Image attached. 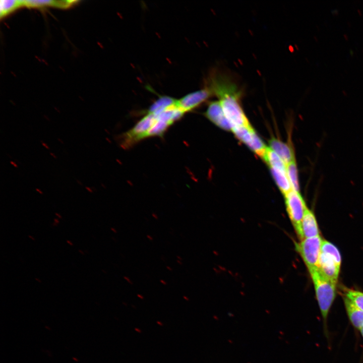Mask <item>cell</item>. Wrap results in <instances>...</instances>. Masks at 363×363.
I'll use <instances>...</instances> for the list:
<instances>
[{"label": "cell", "instance_id": "cell-28", "mask_svg": "<svg viewBox=\"0 0 363 363\" xmlns=\"http://www.w3.org/2000/svg\"><path fill=\"white\" fill-rule=\"evenodd\" d=\"M36 191L39 192L40 194H42L43 192L39 189H36Z\"/></svg>", "mask_w": 363, "mask_h": 363}, {"label": "cell", "instance_id": "cell-32", "mask_svg": "<svg viewBox=\"0 0 363 363\" xmlns=\"http://www.w3.org/2000/svg\"><path fill=\"white\" fill-rule=\"evenodd\" d=\"M176 257H177V258H178V260H180V261L182 260V258L180 257H179V256H177Z\"/></svg>", "mask_w": 363, "mask_h": 363}, {"label": "cell", "instance_id": "cell-5", "mask_svg": "<svg viewBox=\"0 0 363 363\" xmlns=\"http://www.w3.org/2000/svg\"><path fill=\"white\" fill-rule=\"evenodd\" d=\"M156 121V116L154 114L147 113L132 129L123 134L121 145L124 148L129 147L146 138L148 132Z\"/></svg>", "mask_w": 363, "mask_h": 363}, {"label": "cell", "instance_id": "cell-8", "mask_svg": "<svg viewBox=\"0 0 363 363\" xmlns=\"http://www.w3.org/2000/svg\"><path fill=\"white\" fill-rule=\"evenodd\" d=\"M205 114L211 122L219 128L226 131L232 130V126L225 116L219 101L211 102Z\"/></svg>", "mask_w": 363, "mask_h": 363}, {"label": "cell", "instance_id": "cell-21", "mask_svg": "<svg viewBox=\"0 0 363 363\" xmlns=\"http://www.w3.org/2000/svg\"><path fill=\"white\" fill-rule=\"evenodd\" d=\"M125 280H126L129 283L133 284V282L127 276H125L124 277Z\"/></svg>", "mask_w": 363, "mask_h": 363}, {"label": "cell", "instance_id": "cell-7", "mask_svg": "<svg viewBox=\"0 0 363 363\" xmlns=\"http://www.w3.org/2000/svg\"><path fill=\"white\" fill-rule=\"evenodd\" d=\"M213 95L209 87L188 94L180 99L177 100V105L185 113L190 111L208 99Z\"/></svg>", "mask_w": 363, "mask_h": 363}, {"label": "cell", "instance_id": "cell-34", "mask_svg": "<svg viewBox=\"0 0 363 363\" xmlns=\"http://www.w3.org/2000/svg\"><path fill=\"white\" fill-rule=\"evenodd\" d=\"M138 296L141 298V299L143 298V296L142 295H141L140 294H138Z\"/></svg>", "mask_w": 363, "mask_h": 363}, {"label": "cell", "instance_id": "cell-25", "mask_svg": "<svg viewBox=\"0 0 363 363\" xmlns=\"http://www.w3.org/2000/svg\"><path fill=\"white\" fill-rule=\"evenodd\" d=\"M86 189L90 193L93 192V190L89 187H86Z\"/></svg>", "mask_w": 363, "mask_h": 363}, {"label": "cell", "instance_id": "cell-22", "mask_svg": "<svg viewBox=\"0 0 363 363\" xmlns=\"http://www.w3.org/2000/svg\"><path fill=\"white\" fill-rule=\"evenodd\" d=\"M41 142L43 147H44L47 149H49V147L45 142H42V141H41Z\"/></svg>", "mask_w": 363, "mask_h": 363}, {"label": "cell", "instance_id": "cell-16", "mask_svg": "<svg viewBox=\"0 0 363 363\" xmlns=\"http://www.w3.org/2000/svg\"><path fill=\"white\" fill-rule=\"evenodd\" d=\"M176 100L169 97H161L150 106L148 113L157 114L169 106L176 104Z\"/></svg>", "mask_w": 363, "mask_h": 363}, {"label": "cell", "instance_id": "cell-13", "mask_svg": "<svg viewBox=\"0 0 363 363\" xmlns=\"http://www.w3.org/2000/svg\"><path fill=\"white\" fill-rule=\"evenodd\" d=\"M344 302L348 318L354 327L359 329L363 326V311L344 296Z\"/></svg>", "mask_w": 363, "mask_h": 363}, {"label": "cell", "instance_id": "cell-24", "mask_svg": "<svg viewBox=\"0 0 363 363\" xmlns=\"http://www.w3.org/2000/svg\"><path fill=\"white\" fill-rule=\"evenodd\" d=\"M160 283H161V284H163V285H166V284H167L166 282L165 281H164V280H163V279H160Z\"/></svg>", "mask_w": 363, "mask_h": 363}, {"label": "cell", "instance_id": "cell-9", "mask_svg": "<svg viewBox=\"0 0 363 363\" xmlns=\"http://www.w3.org/2000/svg\"><path fill=\"white\" fill-rule=\"evenodd\" d=\"M340 268L330 256L321 252L318 270L323 275L337 283Z\"/></svg>", "mask_w": 363, "mask_h": 363}, {"label": "cell", "instance_id": "cell-17", "mask_svg": "<svg viewBox=\"0 0 363 363\" xmlns=\"http://www.w3.org/2000/svg\"><path fill=\"white\" fill-rule=\"evenodd\" d=\"M24 6L23 1L1 0L0 2V17L7 16L20 7Z\"/></svg>", "mask_w": 363, "mask_h": 363}, {"label": "cell", "instance_id": "cell-29", "mask_svg": "<svg viewBox=\"0 0 363 363\" xmlns=\"http://www.w3.org/2000/svg\"><path fill=\"white\" fill-rule=\"evenodd\" d=\"M166 268L168 269V270L171 271L172 268L169 266H166Z\"/></svg>", "mask_w": 363, "mask_h": 363}, {"label": "cell", "instance_id": "cell-37", "mask_svg": "<svg viewBox=\"0 0 363 363\" xmlns=\"http://www.w3.org/2000/svg\"><path fill=\"white\" fill-rule=\"evenodd\" d=\"M58 140L60 141L59 142H61L62 143H63V142H62L63 141L62 140H59V139H58Z\"/></svg>", "mask_w": 363, "mask_h": 363}, {"label": "cell", "instance_id": "cell-19", "mask_svg": "<svg viewBox=\"0 0 363 363\" xmlns=\"http://www.w3.org/2000/svg\"><path fill=\"white\" fill-rule=\"evenodd\" d=\"M286 171L292 190L299 192L297 170L295 160L286 165Z\"/></svg>", "mask_w": 363, "mask_h": 363}, {"label": "cell", "instance_id": "cell-6", "mask_svg": "<svg viewBox=\"0 0 363 363\" xmlns=\"http://www.w3.org/2000/svg\"><path fill=\"white\" fill-rule=\"evenodd\" d=\"M231 131L238 140L260 157H263L267 147L251 125L234 127Z\"/></svg>", "mask_w": 363, "mask_h": 363}, {"label": "cell", "instance_id": "cell-11", "mask_svg": "<svg viewBox=\"0 0 363 363\" xmlns=\"http://www.w3.org/2000/svg\"><path fill=\"white\" fill-rule=\"evenodd\" d=\"M269 143L270 148L282 159L286 165L295 160L290 145L275 138L271 139Z\"/></svg>", "mask_w": 363, "mask_h": 363}, {"label": "cell", "instance_id": "cell-15", "mask_svg": "<svg viewBox=\"0 0 363 363\" xmlns=\"http://www.w3.org/2000/svg\"><path fill=\"white\" fill-rule=\"evenodd\" d=\"M262 158L269 167H275L286 171V165L285 163L270 148H267Z\"/></svg>", "mask_w": 363, "mask_h": 363}, {"label": "cell", "instance_id": "cell-3", "mask_svg": "<svg viewBox=\"0 0 363 363\" xmlns=\"http://www.w3.org/2000/svg\"><path fill=\"white\" fill-rule=\"evenodd\" d=\"M284 196L286 211L298 237L302 239L301 221L307 208L298 192L291 190Z\"/></svg>", "mask_w": 363, "mask_h": 363}, {"label": "cell", "instance_id": "cell-26", "mask_svg": "<svg viewBox=\"0 0 363 363\" xmlns=\"http://www.w3.org/2000/svg\"><path fill=\"white\" fill-rule=\"evenodd\" d=\"M11 164L15 167H18L17 165L14 161H11Z\"/></svg>", "mask_w": 363, "mask_h": 363}, {"label": "cell", "instance_id": "cell-36", "mask_svg": "<svg viewBox=\"0 0 363 363\" xmlns=\"http://www.w3.org/2000/svg\"><path fill=\"white\" fill-rule=\"evenodd\" d=\"M77 182H78L80 185H82V183H80L79 180H77Z\"/></svg>", "mask_w": 363, "mask_h": 363}, {"label": "cell", "instance_id": "cell-14", "mask_svg": "<svg viewBox=\"0 0 363 363\" xmlns=\"http://www.w3.org/2000/svg\"><path fill=\"white\" fill-rule=\"evenodd\" d=\"M269 167L272 175L282 193L284 195L290 191L292 189L287 171L275 167Z\"/></svg>", "mask_w": 363, "mask_h": 363}, {"label": "cell", "instance_id": "cell-12", "mask_svg": "<svg viewBox=\"0 0 363 363\" xmlns=\"http://www.w3.org/2000/svg\"><path fill=\"white\" fill-rule=\"evenodd\" d=\"M77 2V1L71 0L23 1L24 6L32 8H43L48 7L60 9H67L72 6Z\"/></svg>", "mask_w": 363, "mask_h": 363}, {"label": "cell", "instance_id": "cell-33", "mask_svg": "<svg viewBox=\"0 0 363 363\" xmlns=\"http://www.w3.org/2000/svg\"><path fill=\"white\" fill-rule=\"evenodd\" d=\"M177 263L178 264H179V265H182V262H181L180 260H177Z\"/></svg>", "mask_w": 363, "mask_h": 363}, {"label": "cell", "instance_id": "cell-35", "mask_svg": "<svg viewBox=\"0 0 363 363\" xmlns=\"http://www.w3.org/2000/svg\"><path fill=\"white\" fill-rule=\"evenodd\" d=\"M184 298L185 299H186V300H188V299H189L188 298V297H187V296H184Z\"/></svg>", "mask_w": 363, "mask_h": 363}, {"label": "cell", "instance_id": "cell-20", "mask_svg": "<svg viewBox=\"0 0 363 363\" xmlns=\"http://www.w3.org/2000/svg\"><path fill=\"white\" fill-rule=\"evenodd\" d=\"M345 296L363 311V292L352 289H347Z\"/></svg>", "mask_w": 363, "mask_h": 363}, {"label": "cell", "instance_id": "cell-1", "mask_svg": "<svg viewBox=\"0 0 363 363\" xmlns=\"http://www.w3.org/2000/svg\"><path fill=\"white\" fill-rule=\"evenodd\" d=\"M209 87L218 97L232 128L251 125L240 104L242 92L234 82L225 75L216 74L211 78Z\"/></svg>", "mask_w": 363, "mask_h": 363}, {"label": "cell", "instance_id": "cell-4", "mask_svg": "<svg viewBox=\"0 0 363 363\" xmlns=\"http://www.w3.org/2000/svg\"><path fill=\"white\" fill-rule=\"evenodd\" d=\"M322 240L319 235L304 238L295 244V249L301 256L309 271L318 269Z\"/></svg>", "mask_w": 363, "mask_h": 363}, {"label": "cell", "instance_id": "cell-23", "mask_svg": "<svg viewBox=\"0 0 363 363\" xmlns=\"http://www.w3.org/2000/svg\"><path fill=\"white\" fill-rule=\"evenodd\" d=\"M146 236H147V238H148V239H149L150 240H153V238L152 236H151L150 235L147 234Z\"/></svg>", "mask_w": 363, "mask_h": 363}, {"label": "cell", "instance_id": "cell-30", "mask_svg": "<svg viewBox=\"0 0 363 363\" xmlns=\"http://www.w3.org/2000/svg\"><path fill=\"white\" fill-rule=\"evenodd\" d=\"M50 154L52 156H53V158H56V156L54 155V154H53L52 153H50Z\"/></svg>", "mask_w": 363, "mask_h": 363}, {"label": "cell", "instance_id": "cell-2", "mask_svg": "<svg viewBox=\"0 0 363 363\" xmlns=\"http://www.w3.org/2000/svg\"><path fill=\"white\" fill-rule=\"evenodd\" d=\"M309 272L314 285L324 327H326L329 312L336 295L337 283L323 275L318 269Z\"/></svg>", "mask_w": 363, "mask_h": 363}, {"label": "cell", "instance_id": "cell-27", "mask_svg": "<svg viewBox=\"0 0 363 363\" xmlns=\"http://www.w3.org/2000/svg\"><path fill=\"white\" fill-rule=\"evenodd\" d=\"M361 335L363 338V326L359 329Z\"/></svg>", "mask_w": 363, "mask_h": 363}, {"label": "cell", "instance_id": "cell-18", "mask_svg": "<svg viewBox=\"0 0 363 363\" xmlns=\"http://www.w3.org/2000/svg\"><path fill=\"white\" fill-rule=\"evenodd\" d=\"M321 252L330 256L335 261L337 265L340 267L341 256L338 249L332 243L323 239Z\"/></svg>", "mask_w": 363, "mask_h": 363}, {"label": "cell", "instance_id": "cell-31", "mask_svg": "<svg viewBox=\"0 0 363 363\" xmlns=\"http://www.w3.org/2000/svg\"><path fill=\"white\" fill-rule=\"evenodd\" d=\"M111 229L112 231H113L115 233H116L117 232V231L114 228H111Z\"/></svg>", "mask_w": 363, "mask_h": 363}, {"label": "cell", "instance_id": "cell-10", "mask_svg": "<svg viewBox=\"0 0 363 363\" xmlns=\"http://www.w3.org/2000/svg\"><path fill=\"white\" fill-rule=\"evenodd\" d=\"M302 239L319 236V230L314 213L306 208L301 221Z\"/></svg>", "mask_w": 363, "mask_h": 363}]
</instances>
